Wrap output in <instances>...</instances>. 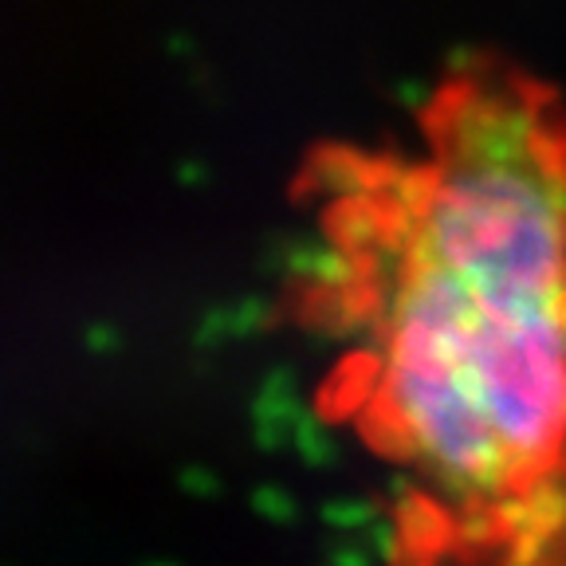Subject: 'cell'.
I'll list each match as a JSON object with an SVG mask.
<instances>
[{
    "label": "cell",
    "instance_id": "1",
    "mask_svg": "<svg viewBox=\"0 0 566 566\" xmlns=\"http://www.w3.org/2000/svg\"><path fill=\"white\" fill-rule=\"evenodd\" d=\"M335 343L318 409L394 472V566H566V103L452 67L409 146H323L295 181Z\"/></svg>",
    "mask_w": 566,
    "mask_h": 566
}]
</instances>
